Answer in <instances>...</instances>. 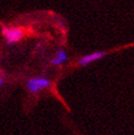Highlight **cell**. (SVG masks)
Instances as JSON below:
<instances>
[{
    "label": "cell",
    "mask_w": 134,
    "mask_h": 135,
    "mask_svg": "<svg viewBox=\"0 0 134 135\" xmlns=\"http://www.w3.org/2000/svg\"><path fill=\"white\" fill-rule=\"evenodd\" d=\"M1 34L6 40V45H13L24 36V29L20 26H1Z\"/></svg>",
    "instance_id": "1"
},
{
    "label": "cell",
    "mask_w": 134,
    "mask_h": 135,
    "mask_svg": "<svg viewBox=\"0 0 134 135\" xmlns=\"http://www.w3.org/2000/svg\"><path fill=\"white\" fill-rule=\"evenodd\" d=\"M108 52L106 51H98V52H92V53H89V54H86L84 56H80L77 60V64L80 66V67H86L88 66L89 64L93 63V62H97L99 59H102L103 57L107 56Z\"/></svg>",
    "instance_id": "3"
},
{
    "label": "cell",
    "mask_w": 134,
    "mask_h": 135,
    "mask_svg": "<svg viewBox=\"0 0 134 135\" xmlns=\"http://www.w3.org/2000/svg\"><path fill=\"white\" fill-rule=\"evenodd\" d=\"M52 81L44 76L41 77H32L25 81V87L30 93H37L43 89L51 87Z\"/></svg>",
    "instance_id": "2"
},
{
    "label": "cell",
    "mask_w": 134,
    "mask_h": 135,
    "mask_svg": "<svg viewBox=\"0 0 134 135\" xmlns=\"http://www.w3.org/2000/svg\"><path fill=\"white\" fill-rule=\"evenodd\" d=\"M67 60H68V54H67V52L64 49H59L56 52L55 56L53 57V58H51L50 63L53 66H61L62 64L66 63Z\"/></svg>",
    "instance_id": "4"
},
{
    "label": "cell",
    "mask_w": 134,
    "mask_h": 135,
    "mask_svg": "<svg viewBox=\"0 0 134 135\" xmlns=\"http://www.w3.org/2000/svg\"><path fill=\"white\" fill-rule=\"evenodd\" d=\"M3 85H4V80L2 77H0V87H2Z\"/></svg>",
    "instance_id": "5"
}]
</instances>
